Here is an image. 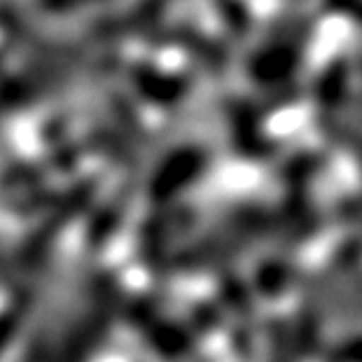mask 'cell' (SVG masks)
Returning <instances> with one entry per match:
<instances>
[{
	"label": "cell",
	"mask_w": 362,
	"mask_h": 362,
	"mask_svg": "<svg viewBox=\"0 0 362 362\" xmlns=\"http://www.w3.org/2000/svg\"><path fill=\"white\" fill-rule=\"evenodd\" d=\"M117 281L112 276L101 279L94 295V304L91 309L82 315V320L75 325L71 339L66 341L64 351L57 358V362H87L94 353L98 351V346L103 344V339L107 334V327L112 322L115 304H117Z\"/></svg>",
	"instance_id": "cell-1"
},
{
	"label": "cell",
	"mask_w": 362,
	"mask_h": 362,
	"mask_svg": "<svg viewBox=\"0 0 362 362\" xmlns=\"http://www.w3.org/2000/svg\"><path fill=\"white\" fill-rule=\"evenodd\" d=\"M129 322L134 325L143 339L152 346V351L159 353L161 358L175 360L187 356L192 349V339L187 329L171 318L161 315L159 306L152 304L150 299H136L129 306Z\"/></svg>",
	"instance_id": "cell-2"
},
{
	"label": "cell",
	"mask_w": 362,
	"mask_h": 362,
	"mask_svg": "<svg viewBox=\"0 0 362 362\" xmlns=\"http://www.w3.org/2000/svg\"><path fill=\"white\" fill-rule=\"evenodd\" d=\"M206 168V155L199 148H182L168 159L166 166H161L155 180H152L150 197L155 202H171L175 194L187 189Z\"/></svg>",
	"instance_id": "cell-3"
},
{
	"label": "cell",
	"mask_w": 362,
	"mask_h": 362,
	"mask_svg": "<svg viewBox=\"0 0 362 362\" xmlns=\"http://www.w3.org/2000/svg\"><path fill=\"white\" fill-rule=\"evenodd\" d=\"M136 84L143 96L155 103H175L185 94V80L178 75H161L157 71H141L136 75Z\"/></svg>",
	"instance_id": "cell-4"
},
{
	"label": "cell",
	"mask_w": 362,
	"mask_h": 362,
	"mask_svg": "<svg viewBox=\"0 0 362 362\" xmlns=\"http://www.w3.org/2000/svg\"><path fill=\"white\" fill-rule=\"evenodd\" d=\"M24 309H26V302L24 299H17L14 306H10V309H5L0 313V353L5 351V346L10 344V339L17 334L19 322L24 318Z\"/></svg>",
	"instance_id": "cell-5"
}]
</instances>
